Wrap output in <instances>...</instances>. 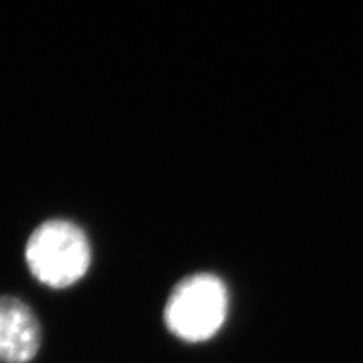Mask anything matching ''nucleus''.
I'll list each match as a JSON object with an SVG mask.
<instances>
[{
  "label": "nucleus",
  "instance_id": "nucleus-3",
  "mask_svg": "<svg viewBox=\"0 0 363 363\" xmlns=\"http://www.w3.org/2000/svg\"><path fill=\"white\" fill-rule=\"evenodd\" d=\"M41 324L30 306L0 295V363H29L41 347Z\"/></svg>",
  "mask_w": 363,
  "mask_h": 363
},
{
  "label": "nucleus",
  "instance_id": "nucleus-2",
  "mask_svg": "<svg viewBox=\"0 0 363 363\" xmlns=\"http://www.w3.org/2000/svg\"><path fill=\"white\" fill-rule=\"evenodd\" d=\"M229 313V291L211 272L182 279L173 288L164 308L168 332L184 342H204L217 335Z\"/></svg>",
  "mask_w": 363,
  "mask_h": 363
},
{
  "label": "nucleus",
  "instance_id": "nucleus-1",
  "mask_svg": "<svg viewBox=\"0 0 363 363\" xmlns=\"http://www.w3.org/2000/svg\"><path fill=\"white\" fill-rule=\"evenodd\" d=\"M25 259L33 279L52 289L70 288L91 267V244L76 223L53 218L41 223L28 238Z\"/></svg>",
  "mask_w": 363,
  "mask_h": 363
}]
</instances>
